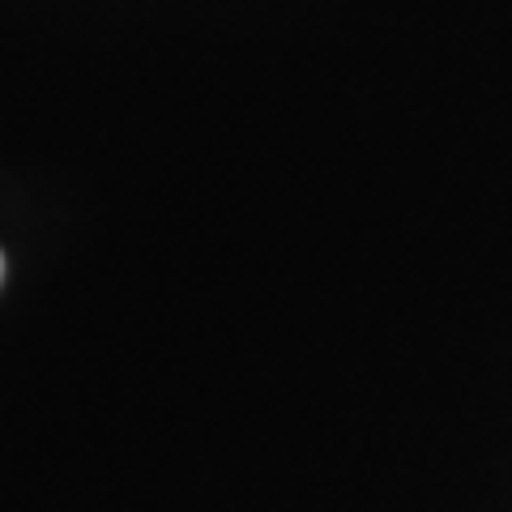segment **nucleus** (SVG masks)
Masks as SVG:
<instances>
[{
    "label": "nucleus",
    "instance_id": "1",
    "mask_svg": "<svg viewBox=\"0 0 512 512\" xmlns=\"http://www.w3.org/2000/svg\"><path fill=\"white\" fill-rule=\"evenodd\" d=\"M0 278H5V261H0Z\"/></svg>",
    "mask_w": 512,
    "mask_h": 512
}]
</instances>
